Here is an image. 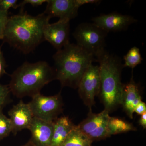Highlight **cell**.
Instances as JSON below:
<instances>
[{
  "label": "cell",
  "instance_id": "83f0119b",
  "mask_svg": "<svg viewBox=\"0 0 146 146\" xmlns=\"http://www.w3.org/2000/svg\"><path fill=\"white\" fill-rule=\"evenodd\" d=\"M22 146H34L33 145V144L30 141H29L26 144Z\"/></svg>",
  "mask_w": 146,
  "mask_h": 146
},
{
  "label": "cell",
  "instance_id": "44dd1931",
  "mask_svg": "<svg viewBox=\"0 0 146 146\" xmlns=\"http://www.w3.org/2000/svg\"><path fill=\"white\" fill-rule=\"evenodd\" d=\"M9 18L8 11H0V40H3Z\"/></svg>",
  "mask_w": 146,
  "mask_h": 146
},
{
  "label": "cell",
  "instance_id": "6da1fadb",
  "mask_svg": "<svg viewBox=\"0 0 146 146\" xmlns=\"http://www.w3.org/2000/svg\"><path fill=\"white\" fill-rule=\"evenodd\" d=\"M50 19L44 13L33 16L23 11L9 16L3 40L24 54H28L45 41L44 29Z\"/></svg>",
  "mask_w": 146,
  "mask_h": 146
},
{
  "label": "cell",
  "instance_id": "ba28073f",
  "mask_svg": "<svg viewBox=\"0 0 146 146\" xmlns=\"http://www.w3.org/2000/svg\"><path fill=\"white\" fill-rule=\"evenodd\" d=\"M110 117L109 112L106 110L94 114L90 108L87 117L78 126L93 142L102 140L110 137L108 129Z\"/></svg>",
  "mask_w": 146,
  "mask_h": 146
},
{
  "label": "cell",
  "instance_id": "9c48e42d",
  "mask_svg": "<svg viewBox=\"0 0 146 146\" xmlns=\"http://www.w3.org/2000/svg\"><path fill=\"white\" fill-rule=\"evenodd\" d=\"M92 21L94 24L107 33L125 30L129 25L137 22L132 16L116 12L101 14L92 18Z\"/></svg>",
  "mask_w": 146,
  "mask_h": 146
},
{
  "label": "cell",
  "instance_id": "8fae6325",
  "mask_svg": "<svg viewBox=\"0 0 146 146\" xmlns=\"http://www.w3.org/2000/svg\"><path fill=\"white\" fill-rule=\"evenodd\" d=\"M44 13L50 18L57 17L60 20L70 21L78 14L79 7L76 0H48Z\"/></svg>",
  "mask_w": 146,
  "mask_h": 146
},
{
  "label": "cell",
  "instance_id": "d6986e66",
  "mask_svg": "<svg viewBox=\"0 0 146 146\" xmlns=\"http://www.w3.org/2000/svg\"><path fill=\"white\" fill-rule=\"evenodd\" d=\"M12 127L9 118L0 111V141L9 135L12 132Z\"/></svg>",
  "mask_w": 146,
  "mask_h": 146
},
{
  "label": "cell",
  "instance_id": "7c38bea8",
  "mask_svg": "<svg viewBox=\"0 0 146 146\" xmlns=\"http://www.w3.org/2000/svg\"><path fill=\"white\" fill-rule=\"evenodd\" d=\"M31 132L29 140L34 146H50L53 133L54 122L33 117L29 128Z\"/></svg>",
  "mask_w": 146,
  "mask_h": 146
},
{
  "label": "cell",
  "instance_id": "30bf717a",
  "mask_svg": "<svg viewBox=\"0 0 146 146\" xmlns=\"http://www.w3.org/2000/svg\"><path fill=\"white\" fill-rule=\"evenodd\" d=\"M70 21L60 20L54 23L47 24L44 27L45 41L49 42L58 50L70 43Z\"/></svg>",
  "mask_w": 146,
  "mask_h": 146
},
{
  "label": "cell",
  "instance_id": "5b68a950",
  "mask_svg": "<svg viewBox=\"0 0 146 146\" xmlns=\"http://www.w3.org/2000/svg\"><path fill=\"white\" fill-rule=\"evenodd\" d=\"M107 34L94 23H84L78 26L73 35L77 45L96 57L105 50Z\"/></svg>",
  "mask_w": 146,
  "mask_h": 146
},
{
  "label": "cell",
  "instance_id": "603a6c76",
  "mask_svg": "<svg viewBox=\"0 0 146 146\" xmlns=\"http://www.w3.org/2000/svg\"><path fill=\"white\" fill-rule=\"evenodd\" d=\"M48 0H24L22 2L18 4L19 7H23L27 4H29L33 7H36L42 5L44 3H47Z\"/></svg>",
  "mask_w": 146,
  "mask_h": 146
},
{
  "label": "cell",
  "instance_id": "5bb4252c",
  "mask_svg": "<svg viewBox=\"0 0 146 146\" xmlns=\"http://www.w3.org/2000/svg\"><path fill=\"white\" fill-rule=\"evenodd\" d=\"M140 88L138 84L131 79L129 83L124 84L121 105L128 116L133 118L134 110L138 103L142 101Z\"/></svg>",
  "mask_w": 146,
  "mask_h": 146
},
{
  "label": "cell",
  "instance_id": "3957f363",
  "mask_svg": "<svg viewBox=\"0 0 146 146\" xmlns=\"http://www.w3.org/2000/svg\"><path fill=\"white\" fill-rule=\"evenodd\" d=\"M54 68L45 61L34 63L26 61L11 75V92L18 98L33 97L55 80Z\"/></svg>",
  "mask_w": 146,
  "mask_h": 146
},
{
  "label": "cell",
  "instance_id": "d4e9b609",
  "mask_svg": "<svg viewBox=\"0 0 146 146\" xmlns=\"http://www.w3.org/2000/svg\"><path fill=\"white\" fill-rule=\"evenodd\" d=\"M134 112L139 115H142L146 112V105L143 102L141 101L136 106Z\"/></svg>",
  "mask_w": 146,
  "mask_h": 146
},
{
  "label": "cell",
  "instance_id": "9a60e30c",
  "mask_svg": "<svg viewBox=\"0 0 146 146\" xmlns=\"http://www.w3.org/2000/svg\"><path fill=\"white\" fill-rule=\"evenodd\" d=\"M75 126L68 117L57 118L54 122L53 133L50 146L61 145Z\"/></svg>",
  "mask_w": 146,
  "mask_h": 146
},
{
  "label": "cell",
  "instance_id": "52a82bcc",
  "mask_svg": "<svg viewBox=\"0 0 146 146\" xmlns=\"http://www.w3.org/2000/svg\"><path fill=\"white\" fill-rule=\"evenodd\" d=\"M100 77L99 65L91 64L84 74L78 86V94L84 104L90 108L99 94Z\"/></svg>",
  "mask_w": 146,
  "mask_h": 146
},
{
  "label": "cell",
  "instance_id": "ffe728a7",
  "mask_svg": "<svg viewBox=\"0 0 146 146\" xmlns=\"http://www.w3.org/2000/svg\"><path fill=\"white\" fill-rule=\"evenodd\" d=\"M11 92L8 85H3L0 83V111L10 101Z\"/></svg>",
  "mask_w": 146,
  "mask_h": 146
},
{
  "label": "cell",
  "instance_id": "8992f818",
  "mask_svg": "<svg viewBox=\"0 0 146 146\" xmlns=\"http://www.w3.org/2000/svg\"><path fill=\"white\" fill-rule=\"evenodd\" d=\"M28 104L34 117L49 122H54L63 110L60 93L48 96L39 93L32 97Z\"/></svg>",
  "mask_w": 146,
  "mask_h": 146
},
{
  "label": "cell",
  "instance_id": "7402d4cb",
  "mask_svg": "<svg viewBox=\"0 0 146 146\" xmlns=\"http://www.w3.org/2000/svg\"><path fill=\"white\" fill-rule=\"evenodd\" d=\"M17 0H0V11H8L9 9H16L18 7Z\"/></svg>",
  "mask_w": 146,
  "mask_h": 146
},
{
  "label": "cell",
  "instance_id": "cb8c5ba5",
  "mask_svg": "<svg viewBox=\"0 0 146 146\" xmlns=\"http://www.w3.org/2000/svg\"><path fill=\"white\" fill-rule=\"evenodd\" d=\"M7 67L3 54L0 47V79L5 74H6L5 68Z\"/></svg>",
  "mask_w": 146,
  "mask_h": 146
},
{
  "label": "cell",
  "instance_id": "484cf974",
  "mask_svg": "<svg viewBox=\"0 0 146 146\" xmlns=\"http://www.w3.org/2000/svg\"><path fill=\"white\" fill-rule=\"evenodd\" d=\"M101 1L99 0H76L77 5L79 7L87 4H98Z\"/></svg>",
  "mask_w": 146,
  "mask_h": 146
},
{
  "label": "cell",
  "instance_id": "7a4b0ae2",
  "mask_svg": "<svg viewBox=\"0 0 146 146\" xmlns=\"http://www.w3.org/2000/svg\"><path fill=\"white\" fill-rule=\"evenodd\" d=\"M56 79L62 87L76 89L87 68L96 61L95 56L76 44L69 43L53 56Z\"/></svg>",
  "mask_w": 146,
  "mask_h": 146
},
{
  "label": "cell",
  "instance_id": "ac0fdd59",
  "mask_svg": "<svg viewBox=\"0 0 146 146\" xmlns=\"http://www.w3.org/2000/svg\"><path fill=\"white\" fill-rule=\"evenodd\" d=\"M123 58L124 60V64H123V68L128 67L132 69L141 64L143 60L140 49L136 46L131 48L124 56Z\"/></svg>",
  "mask_w": 146,
  "mask_h": 146
},
{
  "label": "cell",
  "instance_id": "2e32d148",
  "mask_svg": "<svg viewBox=\"0 0 146 146\" xmlns=\"http://www.w3.org/2000/svg\"><path fill=\"white\" fill-rule=\"evenodd\" d=\"M93 142L75 125L60 146H91Z\"/></svg>",
  "mask_w": 146,
  "mask_h": 146
},
{
  "label": "cell",
  "instance_id": "4316f807",
  "mask_svg": "<svg viewBox=\"0 0 146 146\" xmlns=\"http://www.w3.org/2000/svg\"><path fill=\"white\" fill-rule=\"evenodd\" d=\"M140 125L144 129L146 128V112L141 115V117L139 121Z\"/></svg>",
  "mask_w": 146,
  "mask_h": 146
},
{
  "label": "cell",
  "instance_id": "4fadbf2b",
  "mask_svg": "<svg viewBox=\"0 0 146 146\" xmlns=\"http://www.w3.org/2000/svg\"><path fill=\"white\" fill-rule=\"evenodd\" d=\"M8 115L14 135L23 129H29L34 117L29 104L22 100L13 106L9 111Z\"/></svg>",
  "mask_w": 146,
  "mask_h": 146
},
{
  "label": "cell",
  "instance_id": "277c9868",
  "mask_svg": "<svg viewBox=\"0 0 146 146\" xmlns=\"http://www.w3.org/2000/svg\"><path fill=\"white\" fill-rule=\"evenodd\" d=\"M99 63L100 86L99 95L105 110L112 112L121 105L123 84L121 80L123 68L119 57L105 50L96 57Z\"/></svg>",
  "mask_w": 146,
  "mask_h": 146
},
{
  "label": "cell",
  "instance_id": "e0dca14e",
  "mask_svg": "<svg viewBox=\"0 0 146 146\" xmlns=\"http://www.w3.org/2000/svg\"><path fill=\"white\" fill-rule=\"evenodd\" d=\"M108 129L110 136L111 135L136 131V128L132 124L122 119L110 117L108 123Z\"/></svg>",
  "mask_w": 146,
  "mask_h": 146
}]
</instances>
